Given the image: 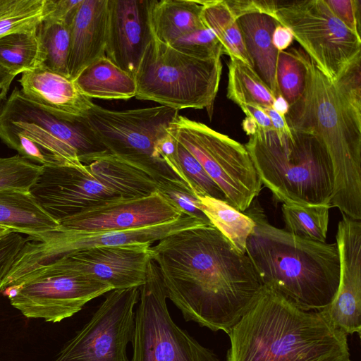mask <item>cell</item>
Segmentation results:
<instances>
[{"instance_id": "681fc988", "label": "cell", "mask_w": 361, "mask_h": 361, "mask_svg": "<svg viewBox=\"0 0 361 361\" xmlns=\"http://www.w3.org/2000/svg\"><path fill=\"white\" fill-rule=\"evenodd\" d=\"M11 231L0 226V237Z\"/></svg>"}, {"instance_id": "9c48e42d", "label": "cell", "mask_w": 361, "mask_h": 361, "mask_svg": "<svg viewBox=\"0 0 361 361\" xmlns=\"http://www.w3.org/2000/svg\"><path fill=\"white\" fill-rule=\"evenodd\" d=\"M256 9L288 28L317 67L334 81L361 54V37L348 29L324 0H257Z\"/></svg>"}, {"instance_id": "60d3db41", "label": "cell", "mask_w": 361, "mask_h": 361, "mask_svg": "<svg viewBox=\"0 0 361 361\" xmlns=\"http://www.w3.org/2000/svg\"><path fill=\"white\" fill-rule=\"evenodd\" d=\"M82 0H44L43 20L71 25Z\"/></svg>"}, {"instance_id": "603a6c76", "label": "cell", "mask_w": 361, "mask_h": 361, "mask_svg": "<svg viewBox=\"0 0 361 361\" xmlns=\"http://www.w3.org/2000/svg\"><path fill=\"white\" fill-rule=\"evenodd\" d=\"M0 226L36 236L58 230L59 224L30 190L6 189L0 190Z\"/></svg>"}, {"instance_id": "5b68a950", "label": "cell", "mask_w": 361, "mask_h": 361, "mask_svg": "<svg viewBox=\"0 0 361 361\" xmlns=\"http://www.w3.org/2000/svg\"><path fill=\"white\" fill-rule=\"evenodd\" d=\"M85 165L42 166L30 190L58 223L109 200L148 196L161 178L147 161L109 152Z\"/></svg>"}, {"instance_id": "d590c367", "label": "cell", "mask_w": 361, "mask_h": 361, "mask_svg": "<svg viewBox=\"0 0 361 361\" xmlns=\"http://www.w3.org/2000/svg\"><path fill=\"white\" fill-rule=\"evenodd\" d=\"M157 191L183 214L211 224L202 211L198 197L180 179L171 177L161 178Z\"/></svg>"}, {"instance_id": "ac0fdd59", "label": "cell", "mask_w": 361, "mask_h": 361, "mask_svg": "<svg viewBox=\"0 0 361 361\" xmlns=\"http://www.w3.org/2000/svg\"><path fill=\"white\" fill-rule=\"evenodd\" d=\"M340 258L335 298L323 309L331 323L346 335L361 334V220L342 214L336 235Z\"/></svg>"}, {"instance_id": "6da1fadb", "label": "cell", "mask_w": 361, "mask_h": 361, "mask_svg": "<svg viewBox=\"0 0 361 361\" xmlns=\"http://www.w3.org/2000/svg\"><path fill=\"white\" fill-rule=\"evenodd\" d=\"M166 297L187 322L227 334L263 285L248 257L212 224L171 234L150 247Z\"/></svg>"}, {"instance_id": "f1b7e54d", "label": "cell", "mask_w": 361, "mask_h": 361, "mask_svg": "<svg viewBox=\"0 0 361 361\" xmlns=\"http://www.w3.org/2000/svg\"><path fill=\"white\" fill-rule=\"evenodd\" d=\"M36 35L39 50L38 67L69 78L70 26L63 23L42 20L37 28Z\"/></svg>"}, {"instance_id": "b9f144b4", "label": "cell", "mask_w": 361, "mask_h": 361, "mask_svg": "<svg viewBox=\"0 0 361 361\" xmlns=\"http://www.w3.org/2000/svg\"><path fill=\"white\" fill-rule=\"evenodd\" d=\"M247 117H250L257 126L264 130H274L271 121L264 110L259 106L243 104L240 106Z\"/></svg>"}, {"instance_id": "d6986e66", "label": "cell", "mask_w": 361, "mask_h": 361, "mask_svg": "<svg viewBox=\"0 0 361 361\" xmlns=\"http://www.w3.org/2000/svg\"><path fill=\"white\" fill-rule=\"evenodd\" d=\"M151 4L152 0H108L105 56L133 77L154 37Z\"/></svg>"}, {"instance_id": "9a60e30c", "label": "cell", "mask_w": 361, "mask_h": 361, "mask_svg": "<svg viewBox=\"0 0 361 361\" xmlns=\"http://www.w3.org/2000/svg\"><path fill=\"white\" fill-rule=\"evenodd\" d=\"M112 290L109 284L85 276L42 273L6 293L11 305L25 317L56 323Z\"/></svg>"}, {"instance_id": "8fae6325", "label": "cell", "mask_w": 361, "mask_h": 361, "mask_svg": "<svg viewBox=\"0 0 361 361\" xmlns=\"http://www.w3.org/2000/svg\"><path fill=\"white\" fill-rule=\"evenodd\" d=\"M150 243L97 247L23 264H13L1 292L15 288L42 273L82 276L105 282L114 289L140 287L151 259Z\"/></svg>"}, {"instance_id": "7dc6e473", "label": "cell", "mask_w": 361, "mask_h": 361, "mask_svg": "<svg viewBox=\"0 0 361 361\" xmlns=\"http://www.w3.org/2000/svg\"><path fill=\"white\" fill-rule=\"evenodd\" d=\"M273 109L285 116L289 110V105L281 96H279L276 97Z\"/></svg>"}, {"instance_id": "83f0119b", "label": "cell", "mask_w": 361, "mask_h": 361, "mask_svg": "<svg viewBox=\"0 0 361 361\" xmlns=\"http://www.w3.org/2000/svg\"><path fill=\"white\" fill-rule=\"evenodd\" d=\"M198 198L210 223L238 251L245 254L247 240L255 227L253 220L225 201L208 196Z\"/></svg>"}, {"instance_id": "ba28073f", "label": "cell", "mask_w": 361, "mask_h": 361, "mask_svg": "<svg viewBox=\"0 0 361 361\" xmlns=\"http://www.w3.org/2000/svg\"><path fill=\"white\" fill-rule=\"evenodd\" d=\"M221 72L220 56L192 57L154 37L134 76L135 97L178 111L207 109L212 114Z\"/></svg>"}, {"instance_id": "44dd1931", "label": "cell", "mask_w": 361, "mask_h": 361, "mask_svg": "<svg viewBox=\"0 0 361 361\" xmlns=\"http://www.w3.org/2000/svg\"><path fill=\"white\" fill-rule=\"evenodd\" d=\"M18 82L28 99L63 114L84 118L94 105L73 80L45 68L23 72Z\"/></svg>"}, {"instance_id": "f35d334b", "label": "cell", "mask_w": 361, "mask_h": 361, "mask_svg": "<svg viewBox=\"0 0 361 361\" xmlns=\"http://www.w3.org/2000/svg\"><path fill=\"white\" fill-rule=\"evenodd\" d=\"M332 13L350 30L360 36V1L324 0Z\"/></svg>"}, {"instance_id": "74e56055", "label": "cell", "mask_w": 361, "mask_h": 361, "mask_svg": "<svg viewBox=\"0 0 361 361\" xmlns=\"http://www.w3.org/2000/svg\"><path fill=\"white\" fill-rule=\"evenodd\" d=\"M361 54L353 59L333 81L341 102L361 116Z\"/></svg>"}, {"instance_id": "4fadbf2b", "label": "cell", "mask_w": 361, "mask_h": 361, "mask_svg": "<svg viewBox=\"0 0 361 361\" xmlns=\"http://www.w3.org/2000/svg\"><path fill=\"white\" fill-rule=\"evenodd\" d=\"M140 287L114 289L90 320L61 349L54 361H130Z\"/></svg>"}, {"instance_id": "ffe728a7", "label": "cell", "mask_w": 361, "mask_h": 361, "mask_svg": "<svg viewBox=\"0 0 361 361\" xmlns=\"http://www.w3.org/2000/svg\"><path fill=\"white\" fill-rule=\"evenodd\" d=\"M107 13L108 0H82L70 25L68 70L71 80L105 56Z\"/></svg>"}, {"instance_id": "7a4b0ae2", "label": "cell", "mask_w": 361, "mask_h": 361, "mask_svg": "<svg viewBox=\"0 0 361 361\" xmlns=\"http://www.w3.org/2000/svg\"><path fill=\"white\" fill-rule=\"evenodd\" d=\"M228 335L226 361H351L348 335L323 310H305L264 286Z\"/></svg>"}, {"instance_id": "836d02e7", "label": "cell", "mask_w": 361, "mask_h": 361, "mask_svg": "<svg viewBox=\"0 0 361 361\" xmlns=\"http://www.w3.org/2000/svg\"><path fill=\"white\" fill-rule=\"evenodd\" d=\"M42 171V166L16 154L0 157V190H30Z\"/></svg>"}, {"instance_id": "4316f807", "label": "cell", "mask_w": 361, "mask_h": 361, "mask_svg": "<svg viewBox=\"0 0 361 361\" xmlns=\"http://www.w3.org/2000/svg\"><path fill=\"white\" fill-rule=\"evenodd\" d=\"M227 97L240 106L243 104L273 108L276 97L251 66L230 58L228 63Z\"/></svg>"}, {"instance_id": "ee69618b", "label": "cell", "mask_w": 361, "mask_h": 361, "mask_svg": "<svg viewBox=\"0 0 361 361\" xmlns=\"http://www.w3.org/2000/svg\"><path fill=\"white\" fill-rule=\"evenodd\" d=\"M269 117L274 130L278 133L289 132L290 128L288 127L285 116L280 114L276 110L271 107H261Z\"/></svg>"}, {"instance_id": "d6a6232c", "label": "cell", "mask_w": 361, "mask_h": 361, "mask_svg": "<svg viewBox=\"0 0 361 361\" xmlns=\"http://www.w3.org/2000/svg\"><path fill=\"white\" fill-rule=\"evenodd\" d=\"M175 140L176 160L188 187L197 197L208 196L226 202L221 190L200 162L179 142Z\"/></svg>"}, {"instance_id": "4dcf8cb0", "label": "cell", "mask_w": 361, "mask_h": 361, "mask_svg": "<svg viewBox=\"0 0 361 361\" xmlns=\"http://www.w3.org/2000/svg\"><path fill=\"white\" fill-rule=\"evenodd\" d=\"M36 31L0 37V66L15 76L38 67L39 50Z\"/></svg>"}, {"instance_id": "7c38bea8", "label": "cell", "mask_w": 361, "mask_h": 361, "mask_svg": "<svg viewBox=\"0 0 361 361\" xmlns=\"http://www.w3.org/2000/svg\"><path fill=\"white\" fill-rule=\"evenodd\" d=\"M164 286L156 263L148 262L140 287L130 361H219L172 319Z\"/></svg>"}, {"instance_id": "3957f363", "label": "cell", "mask_w": 361, "mask_h": 361, "mask_svg": "<svg viewBox=\"0 0 361 361\" xmlns=\"http://www.w3.org/2000/svg\"><path fill=\"white\" fill-rule=\"evenodd\" d=\"M244 213L255 222L245 254L262 285L305 310L329 305L340 279L336 243L308 240L274 226L257 202Z\"/></svg>"}, {"instance_id": "52a82bcc", "label": "cell", "mask_w": 361, "mask_h": 361, "mask_svg": "<svg viewBox=\"0 0 361 361\" xmlns=\"http://www.w3.org/2000/svg\"><path fill=\"white\" fill-rule=\"evenodd\" d=\"M0 140L20 156L42 166L82 168L107 152L83 118L32 102L16 87L0 105Z\"/></svg>"}, {"instance_id": "e575fe53", "label": "cell", "mask_w": 361, "mask_h": 361, "mask_svg": "<svg viewBox=\"0 0 361 361\" xmlns=\"http://www.w3.org/2000/svg\"><path fill=\"white\" fill-rule=\"evenodd\" d=\"M44 16V0H22L9 13L0 18V37L37 30Z\"/></svg>"}, {"instance_id": "ab89813d", "label": "cell", "mask_w": 361, "mask_h": 361, "mask_svg": "<svg viewBox=\"0 0 361 361\" xmlns=\"http://www.w3.org/2000/svg\"><path fill=\"white\" fill-rule=\"evenodd\" d=\"M25 240L18 233L13 231L0 237V286L22 249Z\"/></svg>"}, {"instance_id": "8d00e7d4", "label": "cell", "mask_w": 361, "mask_h": 361, "mask_svg": "<svg viewBox=\"0 0 361 361\" xmlns=\"http://www.w3.org/2000/svg\"><path fill=\"white\" fill-rule=\"evenodd\" d=\"M169 45L183 54L199 59L221 57L224 54L217 37L207 27L180 36Z\"/></svg>"}, {"instance_id": "8992f818", "label": "cell", "mask_w": 361, "mask_h": 361, "mask_svg": "<svg viewBox=\"0 0 361 361\" xmlns=\"http://www.w3.org/2000/svg\"><path fill=\"white\" fill-rule=\"evenodd\" d=\"M262 182L286 204H330L334 171L329 157L313 135L290 128L257 131L245 145Z\"/></svg>"}, {"instance_id": "7bdbcfd3", "label": "cell", "mask_w": 361, "mask_h": 361, "mask_svg": "<svg viewBox=\"0 0 361 361\" xmlns=\"http://www.w3.org/2000/svg\"><path fill=\"white\" fill-rule=\"evenodd\" d=\"M294 37L291 31L286 27L279 24L273 34V43L280 51L286 50L293 42Z\"/></svg>"}, {"instance_id": "c3c4849f", "label": "cell", "mask_w": 361, "mask_h": 361, "mask_svg": "<svg viewBox=\"0 0 361 361\" xmlns=\"http://www.w3.org/2000/svg\"><path fill=\"white\" fill-rule=\"evenodd\" d=\"M243 128L249 136L254 134L257 130V125L255 120L247 117L243 121Z\"/></svg>"}, {"instance_id": "5bb4252c", "label": "cell", "mask_w": 361, "mask_h": 361, "mask_svg": "<svg viewBox=\"0 0 361 361\" xmlns=\"http://www.w3.org/2000/svg\"><path fill=\"white\" fill-rule=\"evenodd\" d=\"M178 111L161 105L114 111L94 104L83 120L107 152L161 159L159 149Z\"/></svg>"}, {"instance_id": "d4e9b609", "label": "cell", "mask_w": 361, "mask_h": 361, "mask_svg": "<svg viewBox=\"0 0 361 361\" xmlns=\"http://www.w3.org/2000/svg\"><path fill=\"white\" fill-rule=\"evenodd\" d=\"M73 81L90 99H128L136 94L135 78L106 56L88 65Z\"/></svg>"}, {"instance_id": "f6af8a7d", "label": "cell", "mask_w": 361, "mask_h": 361, "mask_svg": "<svg viewBox=\"0 0 361 361\" xmlns=\"http://www.w3.org/2000/svg\"><path fill=\"white\" fill-rule=\"evenodd\" d=\"M16 76L0 66V104L6 99V95Z\"/></svg>"}, {"instance_id": "bcb514c9", "label": "cell", "mask_w": 361, "mask_h": 361, "mask_svg": "<svg viewBox=\"0 0 361 361\" xmlns=\"http://www.w3.org/2000/svg\"><path fill=\"white\" fill-rule=\"evenodd\" d=\"M22 0H0V18H3L14 8H16Z\"/></svg>"}, {"instance_id": "e0dca14e", "label": "cell", "mask_w": 361, "mask_h": 361, "mask_svg": "<svg viewBox=\"0 0 361 361\" xmlns=\"http://www.w3.org/2000/svg\"><path fill=\"white\" fill-rule=\"evenodd\" d=\"M183 214L159 192L139 198H116L60 221V230L126 231L175 220Z\"/></svg>"}, {"instance_id": "1f68e13d", "label": "cell", "mask_w": 361, "mask_h": 361, "mask_svg": "<svg viewBox=\"0 0 361 361\" xmlns=\"http://www.w3.org/2000/svg\"><path fill=\"white\" fill-rule=\"evenodd\" d=\"M306 80V68L300 51L295 49L279 52L276 63V82L281 96L289 107L301 97Z\"/></svg>"}, {"instance_id": "484cf974", "label": "cell", "mask_w": 361, "mask_h": 361, "mask_svg": "<svg viewBox=\"0 0 361 361\" xmlns=\"http://www.w3.org/2000/svg\"><path fill=\"white\" fill-rule=\"evenodd\" d=\"M201 17L204 25L217 37L224 54L251 66L236 19L226 0L203 1Z\"/></svg>"}, {"instance_id": "cb8c5ba5", "label": "cell", "mask_w": 361, "mask_h": 361, "mask_svg": "<svg viewBox=\"0 0 361 361\" xmlns=\"http://www.w3.org/2000/svg\"><path fill=\"white\" fill-rule=\"evenodd\" d=\"M203 1L152 0L150 23L154 37L170 44L188 32L204 28Z\"/></svg>"}, {"instance_id": "30bf717a", "label": "cell", "mask_w": 361, "mask_h": 361, "mask_svg": "<svg viewBox=\"0 0 361 361\" xmlns=\"http://www.w3.org/2000/svg\"><path fill=\"white\" fill-rule=\"evenodd\" d=\"M169 133L200 162L228 204L241 212L250 207L262 184L245 145L180 115Z\"/></svg>"}, {"instance_id": "2e32d148", "label": "cell", "mask_w": 361, "mask_h": 361, "mask_svg": "<svg viewBox=\"0 0 361 361\" xmlns=\"http://www.w3.org/2000/svg\"><path fill=\"white\" fill-rule=\"evenodd\" d=\"M210 224L183 214L173 221L126 231H85L58 229L26 238L14 263H27L72 251L97 247L118 246L137 243L152 245L177 232Z\"/></svg>"}, {"instance_id": "277c9868", "label": "cell", "mask_w": 361, "mask_h": 361, "mask_svg": "<svg viewBox=\"0 0 361 361\" xmlns=\"http://www.w3.org/2000/svg\"><path fill=\"white\" fill-rule=\"evenodd\" d=\"M305 87L285 118L293 130L314 136L325 148L334 176L331 207L361 220V116L339 99L334 82L303 51Z\"/></svg>"}, {"instance_id": "f546056e", "label": "cell", "mask_w": 361, "mask_h": 361, "mask_svg": "<svg viewBox=\"0 0 361 361\" xmlns=\"http://www.w3.org/2000/svg\"><path fill=\"white\" fill-rule=\"evenodd\" d=\"M330 204L292 205L283 204L285 230L296 236L325 243Z\"/></svg>"}, {"instance_id": "7402d4cb", "label": "cell", "mask_w": 361, "mask_h": 361, "mask_svg": "<svg viewBox=\"0 0 361 361\" xmlns=\"http://www.w3.org/2000/svg\"><path fill=\"white\" fill-rule=\"evenodd\" d=\"M250 65L271 90L281 96L276 82V63L279 51L273 43V34L280 24L272 16L259 11L242 14L236 18Z\"/></svg>"}]
</instances>
